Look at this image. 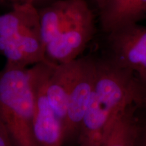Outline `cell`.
<instances>
[{"label": "cell", "instance_id": "5b68a950", "mask_svg": "<svg viewBox=\"0 0 146 146\" xmlns=\"http://www.w3.org/2000/svg\"><path fill=\"white\" fill-rule=\"evenodd\" d=\"M41 63L35 67V91L33 133L39 146H62L65 141L64 128L47 99L46 85L52 67Z\"/></svg>", "mask_w": 146, "mask_h": 146}, {"label": "cell", "instance_id": "277c9868", "mask_svg": "<svg viewBox=\"0 0 146 146\" xmlns=\"http://www.w3.org/2000/svg\"><path fill=\"white\" fill-rule=\"evenodd\" d=\"M0 54L6 58L8 66L53 64L45 56L39 9L29 4L14 5L0 15Z\"/></svg>", "mask_w": 146, "mask_h": 146}, {"label": "cell", "instance_id": "3957f363", "mask_svg": "<svg viewBox=\"0 0 146 146\" xmlns=\"http://www.w3.org/2000/svg\"><path fill=\"white\" fill-rule=\"evenodd\" d=\"M35 67L0 72V120L14 146H39L33 133Z\"/></svg>", "mask_w": 146, "mask_h": 146}, {"label": "cell", "instance_id": "7c38bea8", "mask_svg": "<svg viewBox=\"0 0 146 146\" xmlns=\"http://www.w3.org/2000/svg\"><path fill=\"white\" fill-rule=\"evenodd\" d=\"M0 146H14L6 128L0 120Z\"/></svg>", "mask_w": 146, "mask_h": 146}, {"label": "cell", "instance_id": "5bb4252c", "mask_svg": "<svg viewBox=\"0 0 146 146\" xmlns=\"http://www.w3.org/2000/svg\"><path fill=\"white\" fill-rule=\"evenodd\" d=\"M143 100L146 102V82L143 83Z\"/></svg>", "mask_w": 146, "mask_h": 146}, {"label": "cell", "instance_id": "4fadbf2b", "mask_svg": "<svg viewBox=\"0 0 146 146\" xmlns=\"http://www.w3.org/2000/svg\"><path fill=\"white\" fill-rule=\"evenodd\" d=\"M136 146H146V126L143 129H140Z\"/></svg>", "mask_w": 146, "mask_h": 146}, {"label": "cell", "instance_id": "52a82bcc", "mask_svg": "<svg viewBox=\"0 0 146 146\" xmlns=\"http://www.w3.org/2000/svg\"><path fill=\"white\" fill-rule=\"evenodd\" d=\"M97 62L91 58H81L79 69L68 96L64 121L65 140L78 134L94 87Z\"/></svg>", "mask_w": 146, "mask_h": 146}, {"label": "cell", "instance_id": "6da1fadb", "mask_svg": "<svg viewBox=\"0 0 146 146\" xmlns=\"http://www.w3.org/2000/svg\"><path fill=\"white\" fill-rule=\"evenodd\" d=\"M143 101V87L131 71L111 60L97 62L96 81L78 132L79 146H100L128 108Z\"/></svg>", "mask_w": 146, "mask_h": 146}, {"label": "cell", "instance_id": "9c48e42d", "mask_svg": "<svg viewBox=\"0 0 146 146\" xmlns=\"http://www.w3.org/2000/svg\"><path fill=\"white\" fill-rule=\"evenodd\" d=\"M80 62L81 58H78L68 63L54 65L47 78V99L63 125L66 115L68 96L77 75Z\"/></svg>", "mask_w": 146, "mask_h": 146}, {"label": "cell", "instance_id": "8992f818", "mask_svg": "<svg viewBox=\"0 0 146 146\" xmlns=\"http://www.w3.org/2000/svg\"><path fill=\"white\" fill-rule=\"evenodd\" d=\"M112 58L110 60L146 82V27L138 24L109 33Z\"/></svg>", "mask_w": 146, "mask_h": 146}, {"label": "cell", "instance_id": "30bf717a", "mask_svg": "<svg viewBox=\"0 0 146 146\" xmlns=\"http://www.w3.org/2000/svg\"><path fill=\"white\" fill-rule=\"evenodd\" d=\"M139 131L134 104L116 120L100 146H136Z\"/></svg>", "mask_w": 146, "mask_h": 146}, {"label": "cell", "instance_id": "8fae6325", "mask_svg": "<svg viewBox=\"0 0 146 146\" xmlns=\"http://www.w3.org/2000/svg\"><path fill=\"white\" fill-rule=\"evenodd\" d=\"M56 1L57 0H0V5H10L12 8L14 5L29 4L37 8L38 6L43 5L45 7Z\"/></svg>", "mask_w": 146, "mask_h": 146}, {"label": "cell", "instance_id": "ba28073f", "mask_svg": "<svg viewBox=\"0 0 146 146\" xmlns=\"http://www.w3.org/2000/svg\"><path fill=\"white\" fill-rule=\"evenodd\" d=\"M100 23L107 33L146 19V0H95Z\"/></svg>", "mask_w": 146, "mask_h": 146}, {"label": "cell", "instance_id": "7a4b0ae2", "mask_svg": "<svg viewBox=\"0 0 146 146\" xmlns=\"http://www.w3.org/2000/svg\"><path fill=\"white\" fill-rule=\"evenodd\" d=\"M47 61L53 64L78 59L95 31L94 16L85 0H57L39 10Z\"/></svg>", "mask_w": 146, "mask_h": 146}]
</instances>
